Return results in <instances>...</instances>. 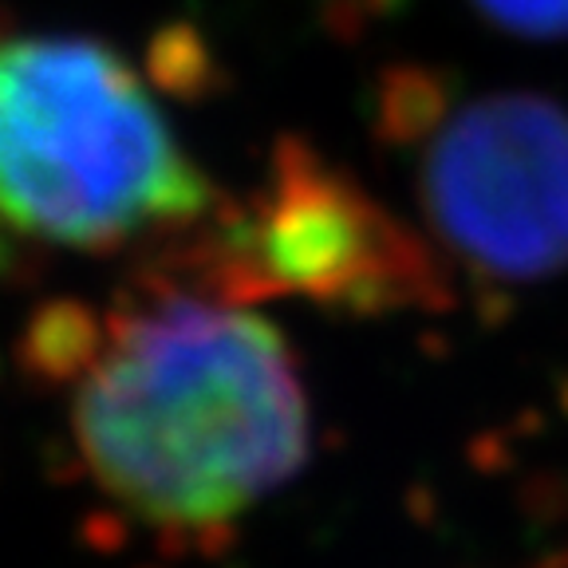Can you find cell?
I'll use <instances>...</instances> for the list:
<instances>
[{"label": "cell", "mask_w": 568, "mask_h": 568, "mask_svg": "<svg viewBox=\"0 0 568 568\" xmlns=\"http://www.w3.org/2000/svg\"><path fill=\"white\" fill-rule=\"evenodd\" d=\"M230 301L304 296L355 316L450 308L430 237L320 154L284 142L265 190L230 230Z\"/></svg>", "instance_id": "277c9868"}, {"label": "cell", "mask_w": 568, "mask_h": 568, "mask_svg": "<svg viewBox=\"0 0 568 568\" xmlns=\"http://www.w3.org/2000/svg\"><path fill=\"white\" fill-rule=\"evenodd\" d=\"M210 205V178L123 55L88 36H0V230L111 248Z\"/></svg>", "instance_id": "7a4b0ae2"}, {"label": "cell", "mask_w": 568, "mask_h": 568, "mask_svg": "<svg viewBox=\"0 0 568 568\" xmlns=\"http://www.w3.org/2000/svg\"><path fill=\"white\" fill-rule=\"evenodd\" d=\"M71 438L95 489L170 537H217L308 458L296 359L230 296L166 293L111 320L71 390Z\"/></svg>", "instance_id": "6da1fadb"}, {"label": "cell", "mask_w": 568, "mask_h": 568, "mask_svg": "<svg viewBox=\"0 0 568 568\" xmlns=\"http://www.w3.org/2000/svg\"><path fill=\"white\" fill-rule=\"evenodd\" d=\"M379 134L407 154L426 237L446 265L489 288L568 268V106L399 68L383 80Z\"/></svg>", "instance_id": "3957f363"}, {"label": "cell", "mask_w": 568, "mask_h": 568, "mask_svg": "<svg viewBox=\"0 0 568 568\" xmlns=\"http://www.w3.org/2000/svg\"><path fill=\"white\" fill-rule=\"evenodd\" d=\"M537 568H568V545H565V549H560V552H552L549 560H541V565H537Z\"/></svg>", "instance_id": "8992f818"}, {"label": "cell", "mask_w": 568, "mask_h": 568, "mask_svg": "<svg viewBox=\"0 0 568 568\" xmlns=\"http://www.w3.org/2000/svg\"><path fill=\"white\" fill-rule=\"evenodd\" d=\"M474 9L514 36H568V0H474Z\"/></svg>", "instance_id": "5b68a950"}]
</instances>
